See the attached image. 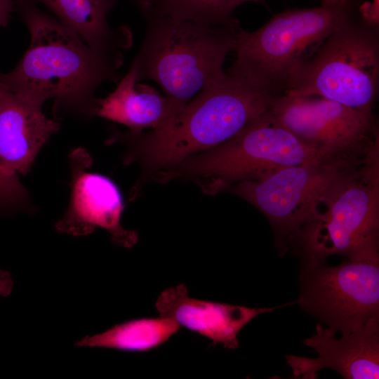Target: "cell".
<instances>
[{"instance_id": "6da1fadb", "label": "cell", "mask_w": 379, "mask_h": 379, "mask_svg": "<svg viewBox=\"0 0 379 379\" xmlns=\"http://www.w3.org/2000/svg\"><path fill=\"white\" fill-rule=\"evenodd\" d=\"M274 98L230 67L163 127L124 135L131 144L126 161H138L145 176L152 177L230 140L267 111Z\"/></svg>"}, {"instance_id": "7a4b0ae2", "label": "cell", "mask_w": 379, "mask_h": 379, "mask_svg": "<svg viewBox=\"0 0 379 379\" xmlns=\"http://www.w3.org/2000/svg\"><path fill=\"white\" fill-rule=\"evenodd\" d=\"M30 34L28 49L0 81L15 93L43 106L59 103L96 104L95 89L117 81L122 54H103L91 48L72 29L37 8L32 0H15Z\"/></svg>"}, {"instance_id": "3957f363", "label": "cell", "mask_w": 379, "mask_h": 379, "mask_svg": "<svg viewBox=\"0 0 379 379\" xmlns=\"http://www.w3.org/2000/svg\"><path fill=\"white\" fill-rule=\"evenodd\" d=\"M144 17V40L131 65L138 82L149 79L160 86L174 117L225 75L223 65L227 54L234 51L241 27Z\"/></svg>"}, {"instance_id": "277c9868", "label": "cell", "mask_w": 379, "mask_h": 379, "mask_svg": "<svg viewBox=\"0 0 379 379\" xmlns=\"http://www.w3.org/2000/svg\"><path fill=\"white\" fill-rule=\"evenodd\" d=\"M300 142L270 109L237 135L209 150L190 156L152 176L196 182L215 194L245 180H259L281 168L335 161Z\"/></svg>"}, {"instance_id": "5b68a950", "label": "cell", "mask_w": 379, "mask_h": 379, "mask_svg": "<svg viewBox=\"0 0 379 379\" xmlns=\"http://www.w3.org/2000/svg\"><path fill=\"white\" fill-rule=\"evenodd\" d=\"M378 89L379 26L358 7L292 71L284 94L321 97L373 115Z\"/></svg>"}, {"instance_id": "8992f818", "label": "cell", "mask_w": 379, "mask_h": 379, "mask_svg": "<svg viewBox=\"0 0 379 379\" xmlns=\"http://www.w3.org/2000/svg\"><path fill=\"white\" fill-rule=\"evenodd\" d=\"M361 3L345 0L290 9L274 15L255 31L241 28L230 67L273 97L284 94L292 71L309 59Z\"/></svg>"}, {"instance_id": "52a82bcc", "label": "cell", "mask_w": 379, "mask_h": 379, "mask_svg": "<svg viewBox=\"0 0 379 379\" xmlns=\"http://www.w3.org/2000/svg\"><path fill=\"white\" fill-rule=\"evenodd\" d=\"M377 154L369 158L328 199L318 215L291 239L306 266L331 255L378 258L379 183Z\"/></svg>"}, {"instance_id": "ba28073f", "label": "cell", "mask_w": 379, "mask_h": 379, "mask_svg": "<svg viewBox=\"0 0 379 379\" xmlns=\"http://www.w3.org/2000/svg\"><path fill=\"white\" fill-rule=\"evenodd\" d=\"M367 160L291 166L259 180L238 182L227 190L259 209L278 236L291 238L318 215L332 194Z\"/></svg>"}, {"instance_id": "9c48e42d", "label": "cell", "mask_w": 379, "mask_h": 379, "mask_svg": "<svg viewBox=\"0 0 379 379\" xmlns=\"http://www.w3.org/2000/svg\"><path fill=\"white\" fill-rule=\"evenodd\" d=\"M298 302L329 329L347 334L379 317V259L306 266Z\"/></svg>"}, {"instance_id": "30bf717a", "label": "cell", "mask_w": 379, "mask_h": 379, "mask_svg": "<svg viewBox=\"0 0 379 379\" xmlns=\"http://www.w3.org/2000/svg\"><path fill=\"white\" fill-rule=\"evenodd\" d=\"M270 110L304 145L334 159H361L378 148L373 116L318 96L274 97Z\"/></svg>"}, {"instance_id": "8fae6325", "label": "cell", "mask_w": 379, "mask_h": 379, "mask_svg": "<svg viewBox=\"0 0 379 379\" xmlns=\"http://www.w3.org/2000/svg\"><path fill=\"white\" fill-rule=\"evenodd\" d=\"M69 158L70 199L67 211L55 224L57 232L83 237L100 227L109 233L115 244L133 247L138 234L121 225L124 205L117 186L106 176L88 171L92 160L85 149H77Z\"/></svg>"}, {"instance_id": "7c38bea8", "label": "cell", "mask_w": 379, "mask_h": 379, "mask_svg": "<svg viewBox=\"0 0 379 379\" xmlns=\"http://www.w3.org/2000/svg\"><path fill=\"white\" fill-rule=\"evenodd\" d=\"M336 333L317 324L316 333L303 343L319 355L312 359L286 355L295 378L314 379L323 368H330L348 379L379 378V317L367 321L359 329L338 338Z\"/></svg>"}, {"instance_id": "4fadbf2b", "label": "cell", "mask_w": 379, "mask_h": 379, "mask_svg": "<svg viewBox=\"0 0 379 379\" xmlns=\"http://www.w3.org/2000/svg\"><path fill=\"white\" fill-rule=\"evenodd\" d=\"M42 107L0 81V164L9 173L27 174L60 125Z\"/></svg>"}, {"instance_id": "5bb4252c", "label": "cell", "mask_w": 379, "mask_h": 379, "mask_svg": "<svg viewBox=\"0 0 379 379\" xmlns=\"http://www.w3.org/2000/svg\"><path fill=\"white\" fill-rule=\"evenodd\" d=\"M155 306L160 316L171 317L180 326L232 350L238 348L237 335L248 323L277 308H251L193 298L183 284L163 291Z\"/></svg>"}, {"instance_id": "9a60e30c", "label": "cell", "mask_w": 379, "mask_h": 379, "mask_svg": "<svg viewBox=\"0 0 379 379\" xmlns=\"http://www.w3.org/2000/svg\"><path fill=\"white\" fill-rule=\"evenodd\" d=\"M92 113L123 124L131 133L159 129L173 117L165 95L150 86L139 84L132 65L112 93L97 99Z\"/></svg>"}, {"instance_id": "2e32d148", "label": "cell", "mask_w": 379, "mask_h": 379, "mask_svg": "<svg viewBox=\"0 0 379 379\" xmlns=\"http://www.w3.org/2000/svg\"><path fill=\"white\" fill-rule=\"evenodd\" d=\"M52 11L62 23L76 32L93 50L103 54L121 53L127 48L126 28L112 30L107 15L114 0H32Z\"/></svg>"}, {"instance_id": "e0dca14e", "label": "cell", "mask_w": 379, "mask_h": 379, "mask_svg": "<svg viewBox=\"0 0 379 379\" xmlns=\"http://www.w3.org/2000/svg\"><path fill=\"white\" fill-rule=\"evenodd\" d=\"M180 327L176 321L168 317L134 319L116 324L101 333L86 336L75 345L147 352L164 344Z\"/></svg>"}, {"instance_id": "ac0fdd59", "label": "cell", "mask_w": 379, "mask_h": 379, "mask_svg": "<svg viewBox=\"0 0 379 379\" xmlns=\"http://www.w3.org/2000/svg\"><path fill=\"white\" fill-rule=\"evenodd\" d=\"M144 16H166L208 25L239 27L233 13L226 7V0H139Z\"/></svg>"}, {"instance_id": "d6986e66", "label": "cell", "mask_w": 379, "mask_h": 379, "mask_svg": "<svg viewBox=\"0 0 379 379\" xmlns=\"http://www.w3.org/2000/svg\"><path fill=\"white\" fill-rule=\"evenodd\" d=\"M25 196L18 175L8 173L0 164V207L18 204Z\"/></svg>"}, {"instance_id": "ffe728a7", "label": "cell", "mask_w": 379, "mask_h": 379, "mask_svg": "<svg viewBox=\"0 0 379 379\" xmlns=\"http://www.w3.org/2000/svg\"><path fill=\"white\" fill-rule=\"evenodd\" d=\"M359 11L369 23L379 26V0L361 3Z\"/></svg>"}, {"instance_id": "44dd1931", "label": "cell", "mask_w": 379, "mask_h": 379, "mask_svg": "<svg viewBox=\"0 0 379 379\" xmlns=\"http://www.w3.org/2000/svg\"><path fill=\"white\" fill-rule=\"evenodd\" d=\"M15 4V0H0V27L7 25Z\"/></svg>"}, {"instance_id": "7402d4cb", "label": "cell", "mask_w": 379, "mask_h": 379, "mask_svg": "<svg viewBox=\"0 0 379 379\" xmlns=\"http://www.w3.org/2000/svg\"><path fill=\"white\" fill-rule=\"evenodd\" d=\"M13 286L10 273L0 269V295L6 297L11 294Z\"/></svg>"}, {"instance_id": "603a6c76", "label": "cell", "mask_w": 379, "mask_h": 379, "mask_svg": "<svg viewBox=\"0 0 379 379\" xmlns=\"http://www.w3.org/2000/svg\"><path fill=\"white\" fill-rule=\"evenodd\" d=\"M261 0H226V7L227 10L233 13L234 10L241 4L249 1H258Z\"/></svg>"}, {"instance_id": "cb8c5ba5", "label": "cell", "mask_w": 379, "mask_h": 379, "mask_svg": "<svg viewBox=\"0 0 379 379\" xmlns=\"http://www.w3.org/2000/svg\"><path fill=\"white\" fill-rule=\"evenodd\" d=\"M345 0H321V4H334Z\"/></svg>"}, {"instance_id": "d4e9b609", "label": "cell", "mask_w": 379, "mask_h": 379, "mask_svg": "<svg viewBox=\"0 0 379 379\" xmlns=\"http://www.w3.org/2000/svg\"><path fill=\"white\" fill-rule=\"evenodd\" d=\"M114 1L115 2L117 1V0H114ZM138 1H139V0H134V1H135V3H137Z\"/></svg>"}]
</instances>
